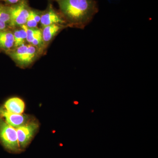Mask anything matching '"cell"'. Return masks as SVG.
<instances>
[{
    "instance_id": "1",
    "label": "cell",
    "mask_w": 158,
    "mask_h": 158,
    "mask_svg": "<svg viewBox=\"0 0 158 158\" xmlns=\"http://www.w3.org/2000/svg\"><path fill=\"white\" fill-rule=\"evenodd\" d=\"M66 24L84 29L98 11L95 0H56Z\"/></svg>"
},
{
    "instance_id": "2",
    "label": "cell",
    "mask_w": 158,
    "mask_h": 158,
    "mask_svg": "<svg viewBox=\"0 0 158 158\" xmlns=\"http://www.w3.org/2000/svg\"><path fill=\"white\" fill-rule=\"evenodd\" d=\"M0 142L3 146L11 152L20 151L16 130L0 117Z\"/></svg>"
},
{
    "instance_id": "3",
    "label": "cell",
    "mask_w": 158,
    "mask_h": 158,
    "mask_svg": "<svg viewBox=\"0 0 158 158\" xmlns=\"http://www.w3.org/2000/svg\"><path fill=\"white\" fill-rule=\"evenodd\" d=\"M37 48L23 44L16 48L10 53V56L20 66L26 67L33 62L37 55Z\"/></svg>"
},
{
    "instance_id": "4",
    "label": "cell",
    "mask_w": 158,
    "mask_h": 158,
    "mask_svg": "<svg viewBox=\"0 0 158 158\" xmlns=\"http://www.w3.org/2000/svg\"><path fill=\"white\" fill-rule=\"evenodd\" d=\"M39 127L38 123L32 119L26 124L15 129L17 131L19 144L21 150L28 145Z\"/></svg>"
},
{
    "instance_id": "5",
    "label": "cell",
    "mask_w": 158,
    "mask_h": 158,
    "mask_svg": "<svg viewBox=\"0 0 158 158\" xmlns=\"http://www.w3.org/2000/svg\"><path fill=\"white\" fill-rule=\"evenodd\" d=\"M10 20L9 25L12 27H21L25 25L29 12L25 3L21 2L19 4L9 8Z\"/></svg>"
},
{
    "instance_id": "6",
    "label": "cell",
    "mask_w": 158,
    "mask_h": 158,
    "mask_svg": "<svg viewBox=\"0 0 158 158\" xmlns=\"http://www.w3.org/2000/svg\"><path fill=\"white\" fill-rule=\"evenodd\" d=\"M0 117L14 128L23 125L31 121V116L25 114H16L9 113L2 107L0 106Z\"/></svg>"
},
{
    "instance_id": "7",
    "label": "cell",
    "mask_w": 158,
    "mask_h": 158,
    "mask_svg": "<svg viewBox=\"0 0 158 158\" xmlns=\"http://www.w3.org/2000/svg\"><path fill=\"white\" fill-rule=\"evenodd\" d=\"M40 23L43 27L55 24H66L64 19L57 14L52 8H50L48 11L41 15Z\"/></svg>"
},
{
    "instance_id": "8",
    "label": "cell",
    "mask_w": 158,
    "mask_h": 158,
    "mask_svg": "<svg viewBox=\"0 0 158 158\" xmlns=\"http://www.w3.org/2000/svg\"><path fill=\"white\" fill-rule=\"evenodd\" d=\"M4 108L9 113L22 114L25 110V103L19 98H12L6 102Z\"/></svg>"
},
{
    "instance_id": "9",
    "label": "cell",
    "mask_w": 158,
    "mask_h": 158,
    "mask_svg": "<svg viewBox=\"0 0 158 158\" xmlns=\"http://www.w3.org/2000/svg\"><path fill=\"white\" fill-rule=\"evenodd\" d=\"M65 27V25L55 24L44 27L42 36L44 43L49 42L56 35Z\"/></svg>"
},
{
    "instance_id": "10",
    "label": "cell",
    "mask_w": 158,
    "mask_h": 158,
    "mask_svg": "<svg viewBox=\"0 0 158 158\" xmlns=\"http://www.w3.org/2000/svg\"><path fill=\"white\" fill-rule=\"evenodd\" d=\"M14 46V37L13 33L5 30L0 31V48L9 51Z\"/></svg>"
},
{
    "instance_id": "11",
    "label": "cell",
    "mask_w": 158,
    "mask_h": 158,
    "mask_svg": "<svg viewBox=\"0 0 158 158\" xmlns=\"http://www.w3.org/2000/svg\"><path fill=\"white\" fill-rule=\"evenodd\" d=\"M14 37V48L18 47L25 44L27 41V34L25 31L21 28L15 30L13 33Z\"/></svg>"
},
{
    "instance_id": "12",
    "label": "cell",
    "mask_w": 158,
    "mask_h": 158,
    "mask_svg": "<svg viewBox=\"0 0 158 158\" xmlns=\"http://www.w3.org/2000/svg\"><path fill=\"white\" fill-rule=\"evenodd\" d=\"M10 16L9 11V8L0 6V20L4 22L9 25L10 22Z\"/></svg>"
},
{
    "instance_id": "13",
    "label": "cell",
    "mask_w": 158,
    "mask_h": 158,
    "mask_svg": "<svg viewBox=\"0 0 158 158\" xmlns=\"http://www.w3.org/2000/svg\"><path fill=\"white\" fill-rule=\"evenodd\" d=\"M44 44V43L43 40L42 32L41 31H40L35 35L30 44L36 47L37 48H40Z\"/></svg>"
},
{
    "instance_id": "14",
    "label": "cell",
    "mask_w": 158,
    "mask_h": 158,
    "mask_svg": "<svg viewBox=\"0 0 158 158\" xmlns=\"http://www.w3.org/2000/svg\"><path fill=\"white\" fill-rule=\"evenodd\" d=\"M37 24H38V23L34 18L33 11H30L29 16L27 19V22L25 24L29 28H36L37 27Z\"/></svg>"
},
{
    "instance_id": "15",
    "label": "cell",
    "mask_w": 158,
    "mask_h": 158,
    "mask_svg": "<svg viewBox=\"0 0 158 158\" xmlns=\"http://www.w3.org/2000/svg\"><path fill=\"white\" fill-rule=\"evenodd\" d=\"M33 11V15H34V18H35L36 21H37V23H38L40 22L41 15H40L39 14H38L36 11Z\"/></svg>"
},
{
    "instance_id": "16",
    "label": "cell",
    "mask_w": 158,
    "mask_h": 158,
    "mask_svg": "<svg viewBox=\"0 0 158 158\" xmlns=\"http://www.w3.org/2000/svg\"><path fill=\"white\" fill-rule=\"evenodd\" d=\"M6 27H7V24L0 20V31L6 30Z\"/></svg>"
},
{
    "instance_id": "17",
    "label": "cell",
    "mask_w": 158,
    "mask_h": 158,
    "mask_svg": "<svg viewBox=\"0 0 158 158\" xmlns=\"http://www.w3.org/2000/svg\"><path fill=\"white\" fill-rule=\"evenodd\" d=\"M6 2L10 4H16L17 3L21 2V0H3Z\"/></svg>"
}]
</instances>
